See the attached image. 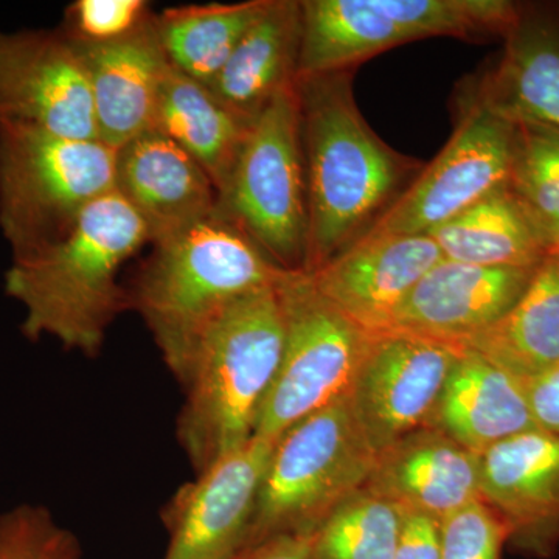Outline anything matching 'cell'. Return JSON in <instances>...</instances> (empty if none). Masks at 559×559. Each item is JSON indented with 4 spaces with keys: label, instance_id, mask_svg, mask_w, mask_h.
I'll return each mask as SVG.
<instances>
[{
    "label": "cell",
    "instance_id": "obj_1",
    "mask_svg": "<svg viewBox=\"0 0 559 559\" xmlns=\"http://www.w3.org/2000/svg\"><path fill=\"white\" fill-rule=\"evenodd\" d=\"M146 242L145 223L114 190L92 202L60 240L14 257L5 293L24 307L22 334L51 337L87 358L100 355L109 326L131 308L121 267Z\"/></svg>",
    "mask_w": 559,
    "mask_h": 559
},
{
    "label": "cell",
    "instance_id": "obj_2",
    "mask_svg": "<svg viewBox=\"0 0 559 559\" xmlns=\"http://www.w3.org/2000/svg\"><path fill=\"white\" fill-rule=\"evenodd\" d=\"M348 70L297 80L308 194V252L314 272L353 245L409 171L362 119Z\"/></svg>",
    "mask_w": 559,
    "mask_h": 559
},
{
    "label": "cell",
    "instance_id": "obj_3",
    "mask_svg": "<svg viewBox=\"0 0 559 559\" xmlns=\"http://www.w3.org/2000/svg\"><path fill=\"white\" fill-rule=\"evenodd\" d=\"M285 348L278 285L235 300L202 330L179 384L176 433L197 473L255 436Z\"/></svg>",
    "mask_w": 559,
    "mask_h": 559
},
{
    "label": "cell",
    "instance_id": "obj_4",
    "mask_svg": "<svg viewBox=\"0 0 559 559\" xmlns=\"http://www.w3.org/2000/svg\"><path fill=\"white\" fill-rule=\"evenodd\" d=\"M286 272L216 207L156 242L128 293L179 380L202 330L235 300L278 285Z\"/></svg>",
    "mask_w": 559,
    "mask_h": 559
},
{
    "label": "cell",
    "instance_id": "obj_5",
    "mask_svg": "<svg viewBox=\"0 0 559 559\" xmlns=\"http://www.w3.org/2000/svg\"><path fill=\"white\" fill-rule=\"evenodd\" d=\"M117 153L102 140L0 123V230L13 259L60 240L116 190Z\"/></svg>",
    "mask_w": 559,
    "mask_h": 559
},
{
    "label": "cell",
    "instance_id": "obj_6",
    "mask_svg": "<svg viewBox=\"0 0 559 559\" xmlns=\"http://www.w3.org/2000/svg\"><path fill=\"white\" fill-rule=\"evenodd\" d=\"M374 462L349 395L301 419L275 441L242 550L275 536L310 538Z\"/></svg>",
    "mask_w": 559,
    "mask_h": 559
},
{
    "label": "cell",
    "instance_id": "obj_7",
    "mask_svg": "<svg viewBox=\"0 0 559 559\" xmlns=\"http://www.w3.org/2000/svg\"><path fill=\"white\" fill-rule=\"evenodd\" d=\"M218 207L283 270H305L308 194L297 84L250 124Z\"/></svg>",
    "mask_w": 559,
    "mask_h": 559
},
{
    "label": "cell",
    "instance_id": "obj_8",
    "mask_svg": "<svg viewBox=\"0 0 559 559\" xmlns=\"http://www.w3.org/2000/svg\"><path fill=\"white\" fill-rule=\"evenodd\" d=\"M278 293L285 348L255 429L272 441L349 395L371 337L316 289L307 272H286Z\"/></svg>",
    "mask_w": 559,
    "mask_h": 559
},
{
    "label": "cell",
    "instance_id": "obj_9",
    "mask_svg": "<svg viewBox=\"0 0 559 559\" xmlns=\"http://www.w3.org/2000/svg\"><path fill=\"white\" fill-rule=\"evenodd\" d=\"M516 124L473 94L439 156L364 234L429 235L500 187L509 186Z\"/></svg>",
    "mask_w": 559,
    "mask_h": 559
},
{
    "label": "cell",
    "instance_id": "obj_10",
    "mask_svg": "<svg viewBox=\"0 0 559 559\" xmlns=\"http://www.w3.org/2000/svg\"><path fill=\"white\" fill-rule=\"evenodd\" d=\"M462 349L404 331L371 334L349 403L377 454L428 426Z\"/></svg>",
    "mask_w": 559,
    "mask_h": 559
},
{
    "label": "cell",
    "instance_id": "obj_11",
    "mask_svg": "<svg viewBox=\"0 0 559 559\" xmlns=\"http://www.w3.org/2000/svg\"><path fill=\"white\" fill-rule=\"evenodd\" d=\"M0 123L98 140L86 66L64 32L0 31Z\"/></svg>",
    "mask_w": 559,
    "mask_h": 559
},
{
    "label": "cell",
    "instance_id": "obj_12",
    "mask_svg": "<svg viewBox=\"0 0 559 559\" xmlns=\"http://www.w3.org/2000/svg\"><path fill=\"white\" fill-rule=\"evenodd\" d=\"M275 441L253 436L175 492L162 511L164 559H234L242 550Z\"/></svg>",
    "mask_w": 559,
    "mask_h": 559
},
{
    "label": "cell",
    "instance_id": "obj_13",
    "mask_svg": "<svg viewBox=\"0 0 559 559\" xmlns=\"http://www.w3.org/2000/svg\"><path fill=\"white\" fill-rule=\"evenodd\" d=\"M440 260L430 235L364 234L318 271L316 289L367 333L392 330L401 305Z\"/></svg>",
    "mask_w": 559,
    "mask_h": 559
},
{
    "label": "cell",
    "instance_id": "obj_14",
    "mask_svg": "<svg viewBox=\"0 0 559 559\" xmlns=\"http://www.w3.org/2000/svg\"><path fill=\"white\" fill-rule=\"evenodd\" d=\"M480 498L498 513L518 554L555 557L559 547V437L530 429L480 455Z\"/></svg>",
    "mask_w": 559,
    "mask_h": 559
},
{
    "label": "cell",
    "instance_id": "obj_15",
    "mask_svg": "<svg viewBox=\"0 0 559 559\" xmlns=\"http://www.w3.org/2000/svg\"><path fill=\"white\" fill-rule=\"evenodd\" d=\"M536 270L440 260L401 305L392 330L463 347L510 311Z\"/></svg>",
    "mask_w": 559,
    "mask_h": 559
},
{
    "label": "cell",
    "instance_id": "obj_16",
    "mask_svg": "<svg viewBox=\"0 0 559 559\" xmlns=\"http://www.w3.org/2000/svg\"><path fill=\"white\" fill-rule=\"evenodd\" d=\"M75 44L90 76L98 140L120 150L153 130L162 83L170 69L154 17L112 43Z\"/></svg>",
    "mask_w": 559,
    "mask_h": 559
},
{
    "label": "cell",
    "instance_id": "obj_17",
    "mask_svg": "<svg viewBox=\"0 0 559 559\" xmlns=\"http://www.w3.org/2000/svg\"><path fill=\"white\" fill-rule=\"evenodd\" d=\"M116 190L138 212L156 245L218 207L207 173L173 140L151 130L117 153Z\"/></svg>",
    "mask_w": 559,
    "mask_h": 559
},
{
    "label": "cell",
    "instance_id": "obj_18",
    "mask_svg": "<svg viewBox=\"0 0 559 559\" xmlns=\"http://www.w3.org/2000/svg\"><path fill=\"white\" fill-rule=\"evenodd\" d=\"M364 488L441 522L480 499V455L425 426L378 452Z\"/></svg>",
    "mask_w": 559,
    "mask_h": 559
},
{
    "label": "cell",
    "instance_id": "obj_19",
    "mask_svg": "<svg viewBox=\"0 0 559 559\" xmlns=\"http://www.w3.org/2000/svg\"><path fill=\"white\" fill-rule=\"evenodd\" d=\"M474 95L513 124L559 134V17L522 9Z\"/></svg>",
    "mask_w": 559,
    "mask_h": 559
},
{
    "label": "cell",
    "instance_id": "obj_20",
    "mask_svg": "<svg viewBox=\"0 0 559 559\" xmlns=\"http://www.w3.org/2000/svg\"><path fill=\"white\" fill-rule=\"evenodd\" d=\"M428 426L477 455L510 437L538 429L524 382L465 347L444 382Z\"/></svg>",
    "mask_w": 559,
    "mask_h": 559
},
{
    "label": "cell",
    "instance_id": "obj_21",
    "mask_svg": "<svg viewBox=\"0 0 559 559\" xmlns=\"http://www.w3.org/2000/svg\"><path fill=\"white\" fill-rule=\"evenodd\" d=\"M300 38L301 3L266 0L209 90L252 123L280 92L296 86Z\"/></svg>",
    "mask_w": 559,
    "mask_h": 559
},
{
    "label": "cell",
    "instance_id": "obj_22",
    "mask_svg": "<svg viewBox=\"0 0 559 559\" xmlns=\"http://www.w3.org/2000/svg\"><path fill=\"white\" fill-rule=\"evenodd\" d=\"M250 124L224 106L205 84L170 64L162 83L153 130L173 140L201 165L218 197Z\"/></svg>",
    "mask_w": 559,
    "mask_h": 559
},
{
    "label": "cell",
    "instance_id": "obj_23",
    "mask_svg": "<svg viewBox=\"0 0 559 559\" xmlns=\"http://www.w3.org/2000/svg\"><path fill=\"white\" fill-rule=\"evenodd\" d=\"M297 80L344 72L412 36L377 0H305Z\"/></svg>",
    "mask_w": 559,
    "mask_h": 559
},
{
    "label": "cell",
    "instance_id": "obj_24",
    "mask_svg": "<svg viewBox=\"0 0 559 559\" xmlns=\"http://www.w3.org/2000/svg\"><path fill=\"white\" fill-rule=\"evenodd\" d=\"M522 382L559 367V255L540 264L521 299L463 345Z\"/></svg>",
    "mask_w": 559,
    "mask_h": 559
},
{
    "label": "cell",
    "instance_id": "obj_25",
    "mask_svg": "<svg viewBox=\"0 0 559 559\" xmlns=\"http://www.w3.org/2000/svg\"><path fill=\"white\" fill-rule=\"evenodd\" d=\"M429 235L443 259L476 266L536 270L550 255L510 183Z\"/></svg>",
    "mask_w": 559,
    "mask_h": 559
},
{
    "label": "cell",
    "instance_id": "obj_26",
    "mask_svg": "<svg viewBox=\"0 0 559 559\" xmlns=\"http://www.w3.org/2000/svg\"><path fill=\"white\" fill-rule=\"evenodd\" d=\"M266 0L175 7L154 17L165 57L198 83L219 75Z\"/></svg>",
    "mask_w": 559,
    "mask_h": 559
},
{
    "label": "cell",
    "instance_id": "obj_27",
    "mask_svg": "<svg viewBox=\"0 0 559 559\" xmlns=\"http://www.w3.org/2000/svg\"><path fill=\"white\" fill-rule=\"evenodd\" d=\"M403 516L399 506L362 487L312 533V559H393Z\"/></svg>",
    "mask_w": 559,
    "mask_h": 559
},
{
    "label": "cell",
    "instance_id": "obj_28",
    "mask_svg": "<svg viewBox=\"0 0 559 559\" xmlns=\"http://www.w3.org/2000/svg\"><path fill=\"white\" fill-rule=\"evenodd\" d=\"M510 189L550 253H559V134L516 124Z\"/></svg>",
    "mask_w": 559,
    "mask_h": 559
},
{
    "label": "cell",
    "instance_id": "obj_29",
    "mask_svg": "<svg viewBox=\"0 0 559 559\" xmlns=\"http://www.w3.org/2000/svg\"><path fill=\"white\" fill-rule=\"evenodd\" d=\"M412 39L428 36H476L507 33L520 21L522 9L507 0H377Z\"/></svg>",
    "mask_w": 559,
    "mask_h": 559
},
{
    "label": "cell",
    "instance_id": "obj_30",
    "mask_svg": "<svg viewBox=\"0 0 559 559\" xmlns=\"http://www.w3.org/2000/svg\"><path fill=\"white\" fill-rule=\"evenodd\" d=\"M0 559H83V550L46 507L24 503L0 514Z\"/></svg>",
    "mask_w": 559,
    "mask_h": 559
},
{
    "label": "cell",
    "instance_id": "obj_31",
    "mask_svg": "<svg viewBox=\"0 0 559 559\" xmlns=\"http://www.w3.org/2000/svg\"><path fill=\"white\" fill-rule=\"evenodd\" d=\"M506 544V524L481 498L441 521V559H502Z\"/></svg>",
    "mask_w": 559,
    "mask_h": 559
},
{
    "label": "cell",
    "instance_id": "obj_32",
    "mask_svg": "<svg viewBox=\"0 0 559 559\" xmlns=\"http://www.w3.org/2000/svg\"><path fill=\"white\" fill-rule=\"evenodd\" d=\"M143 0H79L68 9L66 35L79 44H105L124 38L150 21Z\"/></svg>",
    "mask_w": 559,
    "mask_h": 559
},
{
    "label": "cell",
    "instance_id": "obj_33",
    "mask_svg": "<svg viewBox=\"0 0 559 559\" xmlns=\"http://www.w3.org/2000/svg\"><path fill=\"white\" fill-rule=\"evenodd\" d=\"M393 559H441V522L418 511H404Z\"/></svg>",
    "mask_w": 559,
    "mask_h": 559
},
{
    "label": "cell",
    "instance_id": "obj_34",
    "mask_svg": "<svg viewBox=\"0 0 559 559\" xmlns=\"http://www.w3.org/2000/svg\"><path fill=\"white\" fill-rule=\"evenodd\" d=\"M524 388L538 428L559 437V367L524 381Z\"/></svg>",
    "mask_w": 559,
    "mask_h": 559
},
{
    "label": "cell",
    "instance_id": "obj_35",
    "mask_svg": "<svg viewBox=\"0 0 559 559\" xmlns=\"http://www.w3.org/2000/svg\"><path fill=\"white\" fill-rule=\"evenodd\" d=\"M234 559H312L311 536H275L242 550Z\"/></svg>",
    "mask_w": 559,
    "mask_h": 559
},
{
    "label": "cell",
    "instance_id": "obj_36",
    "mask_svg": "<svg viewBox=\"0 0 559 559\" xmlns=\"http://www.w3.org/2000/svg\"><path fill=\"white\" fill-rule=\"evenodd\" d=\"M558 255H559V253H558Z\"/></svg>",
    "mask_w": 559,
    "mask_h": 559
}]
</instances>
